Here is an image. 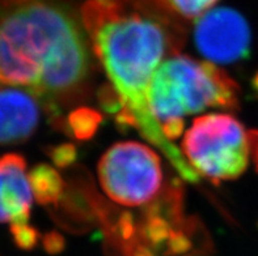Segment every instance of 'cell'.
Here are the masks:
<instances>
[{
    "label": "cell",
    "instance_id": "obj_1",
    "mask_svg": "<svg viewBox=\"0 0 258 256\" xmlns=\"http://www.w3.org/2000/svg\"><path fill=\"white\" fill-rule=\"evenodd\" d=\"M82 20L93 54L121 102L118 126L139 131L185 181H200L182 152L164 136L147 101L157 67L165 56L176 55L185 42V30L176 13L165 0H85Z\"/></svg>",
    "mask_w": 258,
    "mask_h": 256
},
{
    "label": "cell",
    "instance_id": "obj_2",
    "mask_svg": "<svg viewBox=\"0 0 258 256\" xmlns=\"http://www.w3.org/2000/svg\"><path fill=\"white\" fill-rule=\"evenodd\" d=\"M95 59L71 0H0V80L23 87L58 119L89 96Z\"/></svg>",
    "mask_w": 258,
    "mask_h": 256
},
{
    "label": "cell",
    "instance_id": "obj_3",
    "mask_svg": "<svg viewBox=\"0 0 258 256\" xmlns=\"http://www.w3.org/2000/svg\"><path fill=\"white\" fill-rule=\"evenodd\" d=\"M239 85L213 63L186 55H172L155 71L147 101L152 117L161 127L183 122V117L209 107L239 109Z\"/></svg>",
    "mask_w": 258,
    "mask_h": 256
},
{
    "label": "cell",
    "instance_id": "obj_4",
    "mask_svg": "<svg viewBox=\"0 0 258 256\" xmlns=\"http://www.w3.org/2000/svg\"><path fill=\"white\" fill-rule=\"evenodd\" d=\"M182 154L198 174L219 183L237 179L248 167V132L229 114L197 118L185 133Z\"/></svg>",
    "mask_w": 258,
    "mask_h": 256
},
{
    "label": "cell",
    "instance_id": "obj_5",
    "mask_svg": "<svg viewBox=\"0 0 258 256\" xmlns=\"http://www.w3.org/2000/svg\"><path fill=\"white\" fill-rule=\"evenodd\" d=\"M98 178L105 194L126 207L151 203L164 183L159 154L137 141L117 143L109 148L98 163Z\"/></svg>",
    "mask_w": 258,
    "mask_h": 256
},
{
    "label": "cell",
    "instance_id": "obj_6",
    "mask_svg": "<svg viewBox=\"0 0 258 256\" xmlns=\"http://www.w3.org/2000/svg\"><path fill=\"white\" fill-rule=\"evenodd\" d=\"M197 49L213 63L229 64L249 55L250 29L241 13L220 7L205 13L194 30Z\"/></svg>",
    "mask_w": 258,
    "mask_h": 256
},
{
    "label": "cell",
    "instance_id": "obj_7",
    "mask_svg": "<svg viewBox=\"0 0 258 256\" xmlns=\"http://www.w3.org/2000/svg\"><path fill=\"white\" fill-rule=\"evenodd\" d=\"M42 102L25 88L0 85V145L23 143L36 132Z\"/></svg>",
    "mask_w": 258,
    "mask_h": 256
},
{
    "label": "cell",
    "instance_id": "obj_8",
    "mask_svg": "<svg viewBox=\"0 0 258 256\" xmlns=\"http://www.w3.org/2000/svg\"><path fill=\"white\" fill-rule=\"evenodd\" d=\"M32 201L25 158L16 153L0 157V224H29Z\"/></svg>",
    "mask_w": 258,
    "mask_h": 256
},
{
    "label": "cell",
    "instance_id": "obj_9",
    "mask_svg": "<svg viewBox=\"0 0 258 256\" xmlns=\"http://www.w3.org/2000/svg\"><path fill=\"white\" fill-rule=\"evenodd\" d=\"M33 195L41 204H55L63 194L62 177L49 165H38L28 174Z\"/></svg>",
    "mask_w": 258,
    "mask_h": 256
},
{
    "label": "cell",
    "instance_id": "obj_10",
    "mask_svg": "<svg viewBox=\"0 0 258 256\" xmlns=\"http://www.w3.org/2000/svg\"><path fill=\"white\" fill-rule=\"evenodd\" d=\"M102 122V117L97 111L79 107L70 114L69 126L72 135L79 140L91 139Z\"/></svg>",
    "mask_w": 258,
    "mask_h": 256
},
{
    "label": "cell",
    "instance_id": "obj_11",
    "mask_svg": "<svg viewBox=\"0 0 258 256\" xmlns=\"http://www.w3.org/2000/svg\"><path fill=\"white\" fill-rule=\"evenodd\" d=\"M169 8L182 19L193 20L215 6L219 0H165Z\"/></svg>",
    "mask_w": 258,
    "mask_h": 256
},
{
    "label": "cell",
    "instance_id": "obj_12",
    "mask_svg": "<svg viewBox=\"0 0 258 256\" xmlns=\"http://www.w3.org/2000/svg\"><path fill=\"white\" fill-rule=\"evenodd\" d=\"M11 234L15 243L23 250H32L38 244L39 233L29 224H11Z\"/></svg>",
    "mask_w": 258,
    "mask_h": 256
},
{
    "label": "cell",
    "instance_id": "obj_13",
    "mask_svg": "<svg viewBox=\"0 0 258 256\" xmlns=\"http://www.w3.org/2000/svg\"><path fill=\"white\" fill-rule=\"evenodd\" d=\"M78 150L72 144H63V145L52 148L50 152V157L59 167H67L72 165V162L76 159Z\"/></svg>",
    "mask_w": 258,
    "mask_h": 256
},
{
    "label": "cell",
    "instance_id": "obj_14",
    "mask_svg": "<svg viewBox=\"0 0 258 256\" xmlns=\"http://www.w3.org/2000/svg\"><path fill=\"white\" fill-rule=\"evenodd\" d=\"M43 246L49 253H59L64 247V240L62 235L56 233H50L43 238Z\"/></svg>",
    "mask_w": 258,
    "mask_h": 256
},
{
    "label": "cell",
    "instance_id": "obj_15",
    "mask_svg": "<svg viewBox=\"0 0 258 256\" xmlns=\"http://www.w3.org/2000/svg\"><path fill=\"white\" fill-rule=\"evenodd\" d=\"M249 145H250V153L254 159L255 167L258 172V130H252L248 132Z\"/></svg>",
    "mask_w": 258,
    "mask_h": 256
},
{
    "label": "cell",
    "instance_id": "obj_16",
    "mask_svg": "<svg viewBox=\"0 0 258 256\" xmlns=\"http://www.w3.org/2000/svg\"><path fill=\"white\" fill-rule=\"evenodd\" d=\"M252 85H253V89H254V92L258 94V72L255 73L254 77H253Z\"/></svg>",
    "mask_w": 258,
    "mask_h": 256
},
{
    "label": "cell",
    "instance_id": "obj_17",
    "mask_svg": "<svg viewBox=\"0 0 258 256\" xmlns=\"http://www.w3.org/2000/svg\"><path fill=\"white\" fill-rule=\"evenodd\" d=\"M2 84H4V82H3V81H2V80H0V85H2Z\"/></svg>",
    "mask_w": 258,
    "mask_h": 256
}]
</instances>
